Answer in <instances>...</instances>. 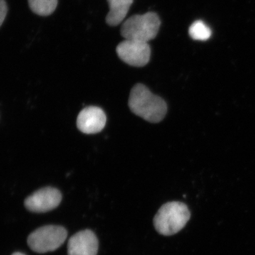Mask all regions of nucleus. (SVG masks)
<instances>
[{"instance_id":"nucleus-1","label":"nucleus","mask_w":255,"mask_h":255,"mask_svg":"<svg viewBox=\"0 0 255 255\" xmlns=\"http://www.w3.org/2000/svg\"><path fill=\"white\" fill-rule=\"evenodd\" d=\"M128 105L132 113L150 123L160 122L167 112L166 102L142 84L132 87Z\"/></svg>"},{"instance_id":"nucleus-2","label":"nucleus","mask_w":255,"mask_h":255,"mask_svg":"<svg viewBox=\"0 0 255 255\" xmlns=\"http://www.w3.org/2000/svg\"><path fill=\"white\" fill-rule=\"evenodd\" d=\"M190 218V211L185 204L172 201L161 206L154 218V226L159 234L173 236L184 228Z\"/></svg>"},{"instance_id":"nucleus-3","label":"nucleus","mask_w":255,"mask_h":255,"mask_svg":"<svg viewBox=\"0 0 255 255\" xmlns=\"http://www.w3.org/2000/svg\"><path fill=\"white\" fill-rule=\"evenodd\" d=\"M160 24L159 16L155 12L133 15L123 23L121 34L125 40L147 43L157 36Z\"/></svg>"},{"instance_id":"nucleus-4","label":"nucleus","mask_w":255,"mask_h":255,"mask_svg":"<svg viewBox=\"0 0 255 255\" xmlns=\"http://www.w3.org/2000/svg\"><path fill=\"white\" fill-rule=\"evenodd\" d=\"M68 236L65 228L60 226H46L38 228L28 236V246L37 253L56 251Z\"/></svg>"},{"instance_id":"nucleus-5","label":"nucleus","mask_w":255,"mask_h":255,"mask_svg":"<svg viewBox=\"0 0 255 255\" xmlns=\"http://www.w3.org/2000/svg\"><path fill=\"white\" fill-rule=\"evenodd\" d=\"M117 53L121 60L134 67H143L150 59L151 48L145 42L125 40L119 43Z\"/></svg>"},{"instance_id":"nucleus-6","label":"nucleus","mask_w":255,"mask_h":255,"mask_svg":"<svg viewBox=\"0 0 255 255\" xmlns=\"http://www.w3.org/2000/svg\"><path fill=\"white\" fill-rule=\"evenodd\" d=\"M61 201L62 194L58 189L45 187L26 198L24 205L31 212L46 213L58 207Z\"/></svg>"},{"instance_id":"nucleus-7","label":"nucleus","mask_w":255,"mask_h":255,"mask_svg":"<svg viewBox=\"0 0 255 255\" xmlns=\"http://www.w3.org/2000/svg\"><path fill=\"white\" fill-rule=\"evenodd\" d=\"M107 117L105 112L97 107H87L79 114L77 126L80 131L86 134H95L103 130Z\"/></svg>"},{"instance_id":"nucleus-8","label":"nucleus","mask_w":255,"mask_h":255,"mask_svg":"<svg viewBox=\"0 0 255 255\" xmlns=\"http://www.w3.org/2000/svg\"><path fill=\"white\" fill-rule=\"evenodd\" d=\"M99 242L95 233L90 230L80 231L70 238L68 255H97Z\"/></svg>"},{"instance_id":"nucleus-9","label":"nucleus","mask_w":255,"mask_h":255,"mask_svg":"<svg viewBox=\"0 0 255 255\" xmlns=\"http://www.w3.org/2000/svg\"><path fill=\"white\" fill-rule=\"evenodd\" d=\"M110 11L106 17V22L111 26H117L125 19L133 2V0H107Z\"/></svg>"},{"instance_id":"nucleus-10","label":"nucleus","mask_w":255,"mask_h":255,"mask_svg":"<svg viewBox=\"0 0 255 255\" xmlns=\"http://www.w3.org/2000/svg\"><path fill=\"white\" fill-rule=\"evenodd\" d=\"M28 2L33 13L39 16H47L54 12L58 0H28Z\"/></svg>"},{"instance_id":"nucleus-11","label":"nucleus","mask_w":255,"mask_h":255,"mask_svg":"<svg viewBox=\"0 0 255 255\" xmlns=\"http://www.w3.org/2000/svg\"><path fill=\"white\" fill-rule=\"evenodd\" d=\"M189 36L196 41H207L211 38L212 32L211 28L201 20L194 21L189 29Z\"/></svg>"},{"instance_id":"nucleus-12","label":"nucleus","mask_w":255,"mask_h":255,"mask_svg":"<svg viewBox=\"0 0 255 255\" xmlns=\"http://www.w3.org/2000/svg\"><path fill=\"white\" fill-rule=\"evenodd\" d=\"M7 14V5L4 0H0V27L4 22Z\"/></svg>"},{"instance_id":"nucleus-13","label":"nucleus","mask_w":255,"mask_h":255,"mask_svg":"<svg viewBox=\"0 0 255 255\" xmlns=\"http://www.w3.org/2000/svg\"><path fill=\"white\" fill-rule=\"evenodd\" d=\"M12 255H23V254H22V253H15Z\"/></svg>"}]
</instances>
